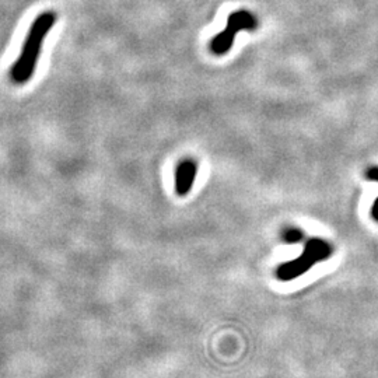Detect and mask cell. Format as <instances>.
I'll list each match as a JSON object with an SVG mask.
<instances>
[{
	"instance_id": "obj_3",
	"label": "cell",
	"mask_w": 378,
	"mask_h": 378,
	"mask_svg": "<svg viewBox=\"0 0 378 378\" xmlns=\"http://www.w3.org/2000/svg\"><path fill=\"white\" fill-rule=\"evenodd\" d=\"M313 265L314 263L306 255H301L297 259H293L290 262L280 265L278 269V278L285 282L297 279L301 275H304Z\"/></svg>"
},
{
	"instance_id": "obj_8",
	"label": "cell",
	"mask_w": 378,
	"mask_h": 378,
	"mask_svg": "<svg viewBox=\"0 0 378 378\" xmlns=\"http://www.w3.org/2000/svg\"><path fill=\"white\" fill-rule=\"evenodd\" d=\"M367 177H369L370 180H374V181H377L378 183V167L370 169L369 173H367Z\"/></svg>"
},
{
	"instance_id": "obj_7",
	"label": "cell",
	"mask_w": 378,
	"mask_h": 378,
	"mask_svg": "<svg viewBox=\"0 0 378 378\" xmlns=\"http://www.w3.org/2000/svg\"><path fill=\"white\" fill-rule=\"evenodd\" d=\"M283 238H285L286 242L293 244V242H299V241H301L303 234H301V231L297 230V228H287V230L285 231V234H283Z\"/></svg>"
},
{
	"instance_id": "obj_1",
	"label": "cell",
	"mask_w": 378,
	"mask_h": 378,
	"mask_svg": "<svg viewBox=\"0 0 378 378\" xmlns=\"http://www.w3.org/2000/svg\"><path fill=\"white\" fill-rule=\"evenodd\" d=\"M55 21L56 14L53 11H44L34 20L25 37L21 53L10 70V77L15 84H24L32 77L41 55L44 39L52 30Z\"/></svg>"
},
{
	"instance_id": "obj_5",
	"label": "cell",
	"mask_w": 378,
	"mask_h": 378,
	"mask_svg": "<svg viewBox=\"0 0 378 378\" xmlns=\"http://www.w3.org/2000/svg\"><path fill=\"white\" fill-rule=\"evenodd\" d=\"M256 22H255V18L245 13V11H241V13H234L230 18H228V22H227V30H230L231 32H238L241 30H252L255 28Z\"/></svg>"
},
{
	"instance_id": "obj_4",
	"label": "cell",
	"mask_w": 378,
	"mask_h": 378,
	"mask_svg": "<svg viewBox=\"0 0 378 378\" xmlns=\"http://www.w3.org/2000/svg\"><path fill=\"white\" fill-rule=\"evenodd\" d=\"M303 255H306L313 263H317L332 255V247L324 240L313 238L306 244Z\"/></svg>"
},
{
	"instance_id": "obj_6",
	"label": "cell",
	"mask_w": 378,
	"mask_h": 378,
	"mask_svg": "<svg viewBox=\"0 0 378 378\" xmlns=\"http://www.w3.org/2000/svg\"><path fill=\"white\" fill-rule=\"evenodd\" d=\"M233 41H234V32H231L230 30H224L223 32L217 34L211 44H210V48H211V52L216 53V55H224L230 51L231 45H233Z\"/></svg>"
},
{
	"instance_id": "obj_2",
	"label": "cell",
	"mask_w": 378,
	"mask_h": 378,
	"mask_svg": "<svg viewBox=\"0 0 378 378\" xmlns=\"http://www.w3.org/2000/svg\"><path fill=\"white\" fill-rule=\"evenodd\" d=\"M196 173L197 167L193 160L188 159L180 163L176 173V190L180 196H185L190 190L196 178Z\"/></svg>"
},
{
	"instance_id": "obj_9",
	"label": "cell",
	"mask_w": 378,
	"mask_h": 378,
	"mask_svg": "<svg viewBox=\"0 0 378 378\" xmlns=\"http://www.w3.org/2000/svg\"><path fill=\"white\" fill-rule=\"evenodd\" d=\"M372 214H373V217L376 219L378 221V197L377 200L374 202V204H373V209H372Z\"/></svg>"
}]
</instances>
